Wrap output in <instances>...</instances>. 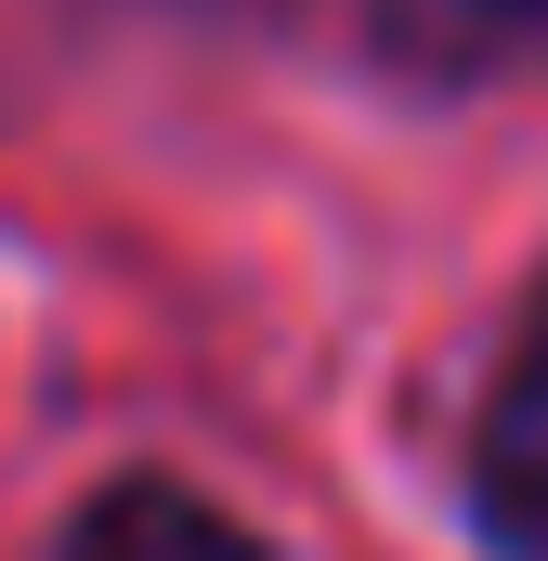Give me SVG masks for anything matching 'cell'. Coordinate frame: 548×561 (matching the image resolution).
<instances>
[{
  "label": "cell",
  "instance_id": "1",
  "mask_svg": "<svg viewBox=\"0 0 548 561\" xmlns=\"http://www.w3.org/2000/svg\"><path fill=\"white\" fill-rule=\"evenodd\" d=\"M470 523L510 561H548V287L510 327V366L483 392V431H470Z\"/></svg>",
  "mask_w": 548,
  "mask_h": 561
},
{
  "label": "cell",
  "instance_id": "2",
  "mask_svg": "<svg viewBox=\"0 0 548 561\" xmlns=\"http://www.w3.org/2000/svg\"><path fill=\"white\" fill-rule=\"evenodd\" d=\"M53 561H274L236 510H209L196 483H170V470H132V483H105L79 523H66V549Z\"/></svg>",
  "mask_w": 548,
  "mask_h": 561
},
{
  "label": "cell",
  "instance_id": "3",
  "mask_svg": "<svg viewBox=\"0 0 548 561\" xmlns=\"http://www.w3.org/2000/svg\"><path fill=\"white\" fill-rule=\"evenodd\" d=\"M379 39H392L406 66H444V79H470V66L548 53V0H379Z\"/></svg>",
  "mask_w": 548,
  "mask_h": 561
}]
</instances>
